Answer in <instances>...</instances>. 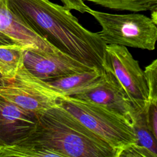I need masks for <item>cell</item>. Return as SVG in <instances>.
<instances>
[{
  "label": "cell",
  "mask_w": 157,
  "mask_h": 157,
  "mask_svg": "<svg viewBox=\"0 0 157 157\" xmlns=\"http://www.w3.org/2000/svg\"><path fill=\"white\" fill-rule=\"evenodd\" d=\"M10 10L52 45L73 59L102 70L106 44L85 28L71 10L49 0H7Z\"/></svg>",
  "instance_id": "obj_1"
},
{
  "label": "cell",
  "mask_w": 157,
  "mask_h": 157,
  "mask_svg": "<svg viewBox=\"0 0 157 157\" xmlns=\"http://www.w3.org/2000/svg\"><path fill=\"white\" fill-rule=\"evenodd\" d=\"M17 143L50 150L59 157H116L117 155L115 149L58 104L39 115L34 129Z\"/></svg>",
  "instance_id": "obj_2"
},
{
  "label": "cell",
  "mask_w": 157,
  "mask_h": 157,
  "mask_svg": "<svg viewBox=\"0 0 157 157\" xmlns=\"http://www.w3.org/2000/svg\"><path fill=\"white\" fill-rule=\"evenodd\" d=\"M58 104L117 151L136 143L133 126L124 118L94 103L63 96Z\"/></svg>",
  "instance_id": "obj_3"
},
{
  "label": "cell",
  "mask_w": 157,
  "mask_h": 157,
  "mask_svg": "<svg viewBox=\"0 0 157 157\" xmlns=\"http://www.w3.org/2000/svg\"><path fill=\"white\" fill-rule=\"evenodd\" d=\"M101 26L98 33L106 45L153 50L157 40V27L151 18L138 13L115 14L97 11L91 8L88 11Z\"/></svg>",
  "instance_id": "obj_4"
},
{
  "label": "cell",
  "mask_w": 157,
  "mask_h": 157,
  "mask_svg": "<svg viewBox=\"0 0 157 157\" xmlns=\"http://www.w3.org/2000/svg\"><path fill=\"white\" fill-rule=\"evenodd\" d=\"M0 96L39 115L56 105L64 96L46 81L32 74L22 64L14 78L0 86Z\"/></svg>",
  "instance_id": "obj_5"
},
{
  "label": "cell",
  "mask_w": 157,
  "mask_h": 157,
  "mask_svg": "<svg viewBox=\"0 0 157 157\" xmlns=\"http://www.w3.org/2000/svg\"><path fill=\"white\" fill-rule=\"evenodd\" d=\"M104 66L109 67L118 79L137 112H142L148 103L144 72L126 47L106 45Z\"/></svg>",
  "instance_id": "obj_6"
},
{
  "label": "cell",
  "mask_w": 157,
  "mask_h": 157,
  "mask_svg": "<svg viewBox=\"0 0 157 157\" xmlns=\"http://www.w3.org/2000/svg\"><path fill=\"white\" fill-rule=\"evenodd\" d=\"M73 97L101 105L124 118L132 126L135 122L137 111L123 85L107 66L103 67L102 79L97 86Z\"/></svg>",
  "instance_id": "obj_7"
},
{
  "label": "cell",
  "mask_w": 157,
  "mask_h": 157,
  "mask_svg": "<svg viewBox=\"0 0 157 157\" xmlns=\"http://www.w3.org/2000/svg\"><path fill=\"white\" fill-rule=\"evenodd\" d=\"M23 64L32 74L45 81L94 69L58 49L53 52H47L25 48Z\"/></svg>",
  "instance_id": "obj_8"
},
{
  "label": "cell",
  "mask_w": 157,
  "mask_h": 157,
  "mask_svg": "<svg viewBox=\"0 0 157 157\" xmlns=\"http://www.w3.org/2000/svg\"><path fill=\"white\" fill-rule=\"evenodd\" d=\"M38 115L0 96V147L13 145L35 128Z\"/></svg>",
  "instance_id": "obj_9"
},
{
  "label": "cell",
  "mask_w": 157,
  "mask_h": 157,
  "mask_svg": "<svg viewBox=\"0 0 157 157\" xmlns=\"http://www.w3.org/2000/svg\"><path fill=\"white\" fill-rule=\"evenodd\" d=\"M0 31L25 48L53 52L56 48L40 36L9 9L7 0H0Z\"/></svg>",
  "instance_id": "obj_10"
},
{
  "label": "cell",
  "mask_w": 157,
  "mask_h": 157,
  "mask_svg": "<svg viewBox=\"0 0 157 157\" xmlns=\"http://www.w3.org/2000/svg\"><path fill=\"white\" fill-rule=\"evenodd\" d=\"M102 77V70L94 69L46 82L63 96L73 97L94 88Z\"/></svg>",
  "instance_id": "obj_11"
},
{
  "label": "cell",
  "mask_w": 157,
  "mask_h": 157,
  "mask_svg": "<svg viewBox=\"0 0 157 157\" xmlns=\"http://www.w3.org/2000/svg\"><path fill=\"white\" fill-rule=\"evenodd\" d=\"M24 50L18 44L0 45V73L5 82L13 79L23 64Z\"/></svg>",
  "instance_id": "obj_12"
},
{
  "label": "cell",
  "mask_w": 157,
  "mask_h": 157,
  "mask_svg": "<svg viewBox=\"0 0 157 157\" xmlns=\"http://www.w3.org/2000/svg\"><path fill=\"white\" fill-rule=\"evenodd\" d=\"M133 128L136 138V146L142 151L145 157L157 156L156 139L148 128L144 112H137Z\"/></svg>",
  "instance_id": "obj_13"
},
{
  "label": "cell",
  "mask_w": 157,
  "mask_h": 157,
  "mask_svg": "<svg viewBox=\"0 0 157 157\" xmlns=\"http://www.w3.org/2000/svg\"><path fill=\"white\" fill-rule=\"evenodd\" d=\"M116 10L157 11V0H83Z\"/></svg>",
  "instance_id": "obj_14"
},
{
  "label": "cell",
  "mask_w": 157,
  "mask_h": 157,
  "mask_svg": "<svg viewBox=\"0 0 157 157\" xmlns=\"http://www.w3.org/2000/svg\"><path fill=\"white\" fill-rule=\"evenodd\" d=\"M144 72L148 89V103H157V59L146 66Z\"/></svg>",
  "instance_id": "obj_15"
},
{
  "label": "cell",
  "mask_w": 157,
  "mask_h": 157,
  "mask_svg": "<svg viewBox=\"0 0 157 157\" xmlns=\"http://www.w3.org/2000/svg\"><path fill=\"white\" fill-rule=\"evenodd\" d=\"M157 103H148L143 110L147 124L153 135L157 138Z\"/></svg>",
  "instance_id": "obj_16"
},
{
  "label": "cell",
  "mask_w": 157,
  "mask_h": 157,
  "mask_svg": "<svg viewBox=\"0 0 157 157\" xmlns=\"http://www.w3.org/2000/svg\"><path fill=\"white\" fill-rule=\"evenodd\" d=\"M67 9L78 11L82 13H87L90 10V7L86 5L83 0H60Z\"/></svg>",
  "instance_id": "obj_17"
},
{
  "label": "cell",
  "mask_w": 157,
  "mask_h": 157,
  "mask_svg": "<svg viewBox=\"0 0 157 157\" xmlns=\"http://www.w3.org/2000/svg\"><path fill=\"white\" fill-rule=\"evenodd\" d=\"M17 44L11 38L4 33L0 31V45H9Z\"/></svg>",
  "instance_id": "obj_18"
},
{
  "label": "cell",
  "mask_w": 157,
  "mask_h": 157,
  "mask_svg": "<svg viewBox=\"0 0 157 157\" xmlns=\"http://www.w3.org/2000/svg\"><path fill=\"white\" fill-rule=\"evenodd\" d=\"M4 83H5V81H4V80L3 79V77H2V75H1V73H0V86L3 85L4 84Z\"/></svg>",
  "instance_id": "obj_19"
}]
</instances>
